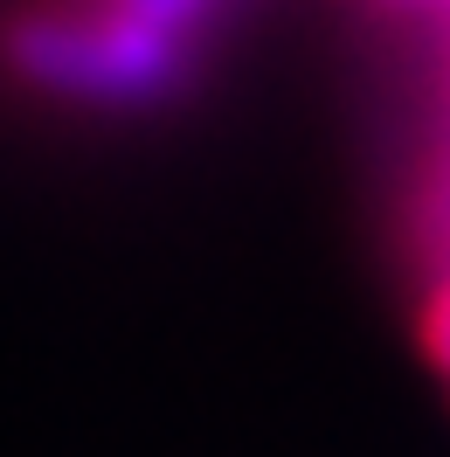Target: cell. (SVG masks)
Returning a JSON list of instances; mask_svg holds the SVG:
<instances>
[{
	"instance_id": "1",
	"label": "cell",
	"mask_w": 450,
	"mask_h": 457,
	"mask_svg": "<svg viewBox=\"0 0 450 457\" xmlns=\"http://www.w3.org/2000/svg\"><path fill=\"white\" fill-rule=\"evenodd\" d=\"M229 14L236 0H21L0 21V62L29 90L132 112L195 84Z\"/></svg>"
}]
</instances>
